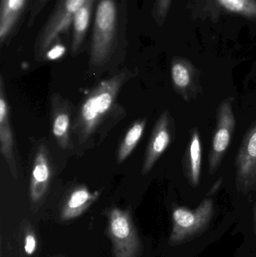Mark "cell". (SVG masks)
<instances>
[{
	"instance_id": "cell-8",
	"label": "cell",
	"mask_w": 256,
	"mask_h": 257,
	"mask_svg": "<svg viewBox=\"0 0 256 257\" xmlns=\"http://www.w3.org/2000/svg\"><path fill=\"white\" fill-rule=\"evenodd\" d=\"M51 177L49 154L46 146L42 145L36 152L32 169L30 187L32 202L38 203L45 197L49 187Z\"/></svg>"
},
{
	"instance_id": "cell-19",
	"label": "cell",
	"mask_w": 256,
	"mask_h": 257,
	"mask_svg": "<svg viewBox=\"0 0 256 257\" xmlns=\"http://www.w3.org/2000/svg\"><path fill=\"white\" fill-rule=\"evenodd\" d=\"M173 217L176 223L182 227H190L195 221V216L190 211H186L183 208L175 210L173 214Z\"/></svg>"
},
{
	"instance_id": "cell-20",
	"label": "cell",
	"mask_w": 256,
	"mask_h": 257,
	"mask_svg": "<svg viewBox=\"0 0 256 257\" xmlns=\"http://www.w3.org/2000/svg\"><path fill=\"white\" fill-rule=\"evenodd\" d=\"M51 1V0H33L31 6H30L28 21H27V27L29 29L31 28L34 25L35 22L41 12L45 9L47 5Z\"/></svg>"
},
{
	"instance_id": "cell-9",
	"label": "cell",
	"mask_w": 256,
	"mask_h": 257,
	"mask_svg": "<svg viewBox=\"0 0 256 257\" xmlns=\"http://www.w3.org/2000/svg\"><path fill=\"white\" fill-rule=\"evenodd\" d=\"M52 131L57 144L62 149L72 146L70 139L71 107L66 99L57 93L51 96Z\"/></svg>"
},
{
	"instance_id": "cell-13",
	"label": "cell",
	"mask_w": 256,
	"mask_h": 257,
	"mask_svg": "<svg viewBox=\"0 0 256 257\" xmlns=\"http://www.w3.org/2000/svg\"><path fill=\"white\" fill-rule=\"evenodd\" d=\"M146 123L145 119H141L136 120L128 130L117 152V163H123L132 154L142 137Z\"/></svg>"
},
{
	"instance_id": "cell-1",
	"label": "cell",
	"mask_w": 256,
	"mask_h": 257,
	"mask_svg": "<svg viewBox=\"0 0 256 257\" xmlns=\"http://www.w3.org/2000/svg\"><path fill=\"white\" fill-rule=\"evenodd\" d=\"M131 75L126 69L117 72L101 81L86 98L72 127L79 145L90 140L114 116L117 96Z\"/></svg>"
},
{
	"instance_id": "cell-17",
	"label": "cell",
	"mask_w": 256,
	"mask_h": 257,
	"mask_svg": "<svg viewBox=\"0 0 256 257\" xmlns=\"http://www.w3.org/2000/svg\"><path fill=\"white\" fill-rule=\"evenodd\" d=\"M231 139V130L229 125L221 124L213 139V148L215 154H222L226 151Z\"/></svg>"
},
{
	"instance_id": "cell-11",
	"label": "cell",
	"mask_w": 256,
	"mask_h": 257,
	"mask_svg": "<svg viewBox=\"0 0 256 257\" xmlns=\"http://www.w3.org/2000/svg\"><path fill=\"white\" fill-rule=\"evenodd\" d=\"M98 192L92 193L85 186H78L69 193L61 210L62 220H73L81 216L98 199Z\"/></svg>"
},
{
	"instance_id": "cell-7",
	"label": "cell",
	"mask_w": 256,
	"mask_h": 257,
	"mask_svg": "<svg viewBox=\"0 0 256 257\" xmlns=\"http://www.w3.org/2000/svg\"><path fill=\"white\" fill-rule=\"evenodd\" d=\"M31 0H1L0 42L6 45L18 33ZM33 2V0H32Z\"/></svg>"
},
{
	"instance_id": "cell-21",
	"label": "cell",
	"mask_w": 256,
	"mask_h": 257,
	"mask_svg": "<svg viewBox=\"0 0 256 257\" xmlns=\"http://www.w3.org/2000/svg\"><path fill=\"white\" fill-rule=\"evenodd\" d=\"M37 248V241L36 236L33 232H29L25 236V243H24V250L28 255H32L35 253Z\"/></svg>"
},
{
	"instance_id": "cell-14",
	"label": "cell",
	"mask_w": 256,
	"mask_h": 257,
	"mask_svg": "<svg viewBox=\"0 0 256 257\" xmlns=\"http://www.w3.org/2000/svg\"><path fill=\"white\" fill-rule=\"evenodd\" d=\"M253 164H256V128L251 133L240 159V172L249 173Z\"/></svg>"
},
{
	"instance_id": "cell-15",
	"label": "cell",
	"mask_w": 256,
	"mask_h": 257,
	"mask_svg": "<svg viewBox=\"0 0 256 257\" xmlns=\"http://www.w3.org/2000/svg\"><path fill=\"white\" fill-rule=\"evenodd\" d=\"M171 77L176 87L184 88L190 81V73L186 62L180 59H176L171 65Z\"/></svg>"
},
{
	"instance_id": "cell-18",
	"label": "cell",
	"mask_w": 256,
	"mask_h": 257,
	"mask_svg": "<svg viewBox=\"0 0 256 257\" xmlns=\"http://www.w3.org/2000/svg\"><path fill=\"white\" fill-rule=\"evenodd\" d=\"M172 0H155L152 9V17L159 27L164 25L171 9Z\"/></svg>"
},
{
	"instance_id": "cell-10",
	"label": "cell",
	"mask_w": 256,
	"mask_h": 257,
	"mask_svg": "<svg viewBox=\"0 0 256 257\" xmlns=\"http://www.w3.org/2000/svg\"><path fill=\"white\" fill-rule=\"evenodd\" d=\"M168 123V117L167 113L165 112L158 120L147 146V152L141 169L142 175H147L150 172L156 160L168 148L171 141Z\"/></svg>"
},
{
	"instance_id": "cell-4",
	"label": "cell",
	"mask_w": 256,
	"mask_h": 257,
	"mask_svg": "<svg viewBox=\"0 0 256 257\" xmlns=\"http://www.w3.org/2000/svg\"><path fill=\"white\" fill-rule=\"evenodd\" d=\"M108 234L114 257H139L141 242L129 211L114 208L108 214Z\"/></svg>"
},
{
	"instance_id": "cell-22",
	"label": "cell",
	"mask_w": 256,
	"mask_h": 257,
	"mask_svg": "<svg viewBox=\"0 0 256 257\" xmlns=\"http://www.w3.org/2000/svg\"><path fill=\"white\" fill-rule=\"evenodd\" d=\"M63 53H64V48L62 47H55V48H51L47 53L45 57L49 60H56V59L61 57Z\"/></svg>"
},
{
	"instance_id": "cell-12",
	"label": "cell",
	"mask_w": 256,
	"mask_h": 257,
	"mask_svg": "<svg viewBox=\"0 0 256 257\" xmlns=\"http://www.w3.org/2000/svg\"><path fill=\"white\" fill-rule=\"evenodd\" d=\"M97 0H87L85 4L79 9L74 17L73 34H72V53L77 54L80 48L82 46L85 41L90 21H91L92 14L95 4Z\"/></svg>"
},
{
	"instance_id": "cell-2",
	"label": "cell",
	"mask_w": 256,
	"mask_h": 257,
	"mask_svg": "<svg viewBox=\"0 0 256 257\" xmlns=\"http://www.w3.org/2000/svg\"><path fill=\"white\" fill-rule=\"evenodd\" d=\"M127 0H97L90 45L92 66L106 64L122 41L126 40Z\"/></svg>"
},
{
	"instance_id": "cell-5",
	"label": "cell",
	"mask_w": 256,
	"mask_h": 257,
	"mask_svg": "<svg viewBox=\"0 0 256 257\" xmlns=\"http://www.w3.org/2000/svg\"><path fill=\"white\" fill-rule=\"evenodd\" d=\"M195 19L216 23L225 15H235L256 22V0H192L190 6Z\"/></svg>"
},
{
	"instance_id": "cell-16",
	"label": "cell",
	"mask_w": 256,
	"mask_h": 257,
	"mask_svg": "<svg viewBox=\"0 0 256 257\" xmlns=\"http://www.w3.org/2000/svg\"><path fill=\"white\" fill-rule=\"evenodd\" d=\"M201 151L198 135L194 133L190 145V162L192 178L194 184H198L201 171Z\"/></svg>"
},
{
	"instance_id": "cell-3",
	"label": "cell",
	"mask_w": 256,
	"mask_h": 257,
	"mask_svg": "<svg viewBox=\"0 0 256 257\" xmlns=\"http://www.w3.org/2000/svg\"><path fill=\"white\" fill-rule=\"evenodd\" d=\"M87 0H57L46 22L36 38L35 53L37 57H45L61 33L67 30L74 17Z\"/></svg>"
},
{
	"instance_id": "cell-6",
	"label": "cell",
	"mask_w": 256,
	"mask_h": 257,
	"mask_svg": "<svg viewBox=\"0 0 256 257\" xmlns=\"http://www.w3.org/2000/svg\"><path fill=\"white\" fill-rule=\"evenodd\" d=\"M0 143L1 153L14 179L18 177L15 139L9 121V108L3 77H0Z\"/></svg>"
}]
</instances>
